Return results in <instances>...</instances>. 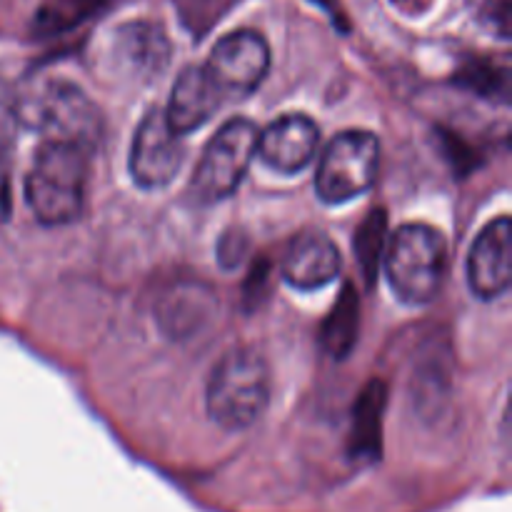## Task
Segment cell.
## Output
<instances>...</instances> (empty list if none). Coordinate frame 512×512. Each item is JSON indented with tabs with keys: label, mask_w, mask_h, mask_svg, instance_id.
<instances>
[{
	"label": "cell",
	"mask_w": 512,
	"mask_h": 512,
	"mask_svg": "<svg viewBox=\"0 0 512 512\" xmlns=\"http://www.w3.org/2000/svg\"><path fill=\"white\" fill-rule=\"evenodd\" d=\"M90 150L63 140H43L25 178V200L43 225H68L78 220L85 203Z\"/></svg>",
	"instance_id": "cell-1"
},
{
	"label": "cell",
	"mask_w": 512,
	"mask_h": 512,
	"mask_svg": "<svg viewBox=\"0 0 512 512\" xmlns=\"http://www.w3.org/2000/svg\"><path fill=\"white\" fill-rule=\"evenodd\" d=\"M390 288L403 303L425 305L440 293L448 273V243L425 223L400 225L383 255Z\"/></svg>",
	"instance_id": "cell-2"
},
{
	"label": "cell",
	"mask_w": 512,
	"mask_h": 512,
	"mask_svg": "<svg viewBox=\"0 0 512 512\" xmlns=\"http://www.w3.org/2000/svg\"><path fill=\"white\" fill-rule=\"evenodd\" d=\"M270 370L253 350H230L208 380V415L225 430H245L265 413Z\"/></svg>",
	"instance_id": "cell-3"
},
{
	"label": "cell",
	"mask_w": 512,
	"mask_h": 512,
	"mask_svg": "<svg viewBox=\"0 0 512 512\" xmlns=\"http://www.w3.org/2000/svg\"><path fill=\"white\" fill-rule=\"evenodd\" d=\"M25 123L43 133V140H63L93 153L103 135L98 105L68 80H53L23 103Z\"/></svg>",
	"instance_id": "cell-4"
},
{
	"label": "cell",
	"mask_w": 512,
	"mask_h": 512,
	"mask_svg": "<svg viewBox=\"0 0 512 512\" xmlns=\"http://www.w3.org/2000/svg\"><path fill=\"white\" fill-rule=\"evenodd\" d=\"M380 168V143L368 130H345L325 148L315 173L318 198L328 205L348 203L373 188Z\"/></svg>",
	"instance_id": "cell-5"
},
{
	"label": "cell",
	"mask_w": 512,
	"mask_h": 512,
	"mask_svg": "<svg viewBox=\"0 0 512 512\" xmlns=\"http://www.w3.org/2000/svg\"><path fill=\"white\" fill-rule=\"evenodd\" d=\"M255 150H258V128L245 118L228 120L210 140L195 168L193 183H190L195 198L203 203L230 198L243 183Z\"/></svg>",
	"instance_id": "cell-6"
},
{
	"label": "cell",
	"mask_w": 512,
	"mask_h": 512,
	"mask_svg": "<svg viewBox=\"0 0 512 512\" xmlns=\"http://www.w3.org/2000/svg\"><path fill=\"white\" fill-rule=\"evenodd\" d=\"M205 70L225 95H250L258 90L270 70L268 40L255 30H235L225 35L210 50Z\"/></svg>",
	"instance_id": "cell-7"
},
{
	"label": "cell",
	"mask_w": 512,
	"mask_h": 512,
	"mask_svg": "<svg viewBox=\"0 0 512 512\" xmlns=\"http://www.w3.org/2000/svg\"><path fill=\"white\" fill-rule=\"evenodd\" d=\"M183 165V143L170 130L163 110L145 113L130 145V175L143 190H158L178 175Z\"/></svg>",
	"instance_id": "cell-8"
},
{
	"label": "cell",
	"mask_w": 512,
	"mask_h": 512,
	"mask_svg": "<svg viewBox=\"0 0 512 512\" xmlns=\"http://www.w3.org/2000/svg\"><path fill=\"white\" fill-rule=\"evenodd\" d=\"M512 280V223L508 215L485 225L468 255V285L480 300L508 293Z\"/></svg>",
	"instance_id": "cell-9"
},
{
	"label": "cell",
	"mask_w": 512,
	"mask_h": 512,
	"mask_svg": "<svg viewBox=\"0 0 512 512\" xmlns=\"http://www.w3.org/2000/svg\"><path fill=\"white\" fill-rule=\"evenodd\" d=\"M218 313V295L200 280H178L160 295L155 323L168 340H190L203 333Z\"/></svg>",
	"instance_id": "cell-10"
},
{
	"label": "cell",
	"mask_w": 512,
	"mask_h": 512,
	"mask_svg": "<svg viewBox=\"0 0 512 512\" xmlns=\"http://www.w3.org/2000/svg\"><path fill=\"white\" fill-rule=\"evenodd\" d=\"M320 130L308 115H283L258 133V150L265 165L285 175L300 173L315 158Z\"/></svg>",
	"instance_id": "cell-11"
},
{
	"label": "cell",
	"mask_w": 512,
	"mask_h": 512,
	"mask_svg": "<svg viewBox=\"0 0 512 512\" xmlns=\"http://www.w3.org/2000/svg\"><path fill=\"white\" fill-rule=\"evenodd\" d=\"M220 103H223V93L213 83L205 65H193V68H185L175 80L165 120L170 130L183 138L185 133H193L200 125L208 123L218 113Z\"/></svg>",
	"instance_id": "cell-12"
},
{
	"label": "cell",
	"mask_w": 512,
	"mask_h": 512,
	"mask_svg": "<svg viewBox=\"0 0 512 512\" xmlns=\"http://www.w3.org/2000/svg\"><path fill=\"white\" fill-rule=\"evenodd\" d=\"M340 265V253L328 235L303 233L288 245L283 278L298 290H318L338 278Z\"/></svg>",
	"instance_id": "cell-13"
},
{
	"label": "cell",
	"mask_w": 512,
	"mask_h": 512,
	"mask_svg": "<svg viewBox=\"0 0 512 512\" xmlns=\"http://www.w3.org/2000/svg\"><path fill=\"white\" fill-rule=\"evenodd\" d=\"M113 55L123 65H128L133 73H158L165 68L170 58V43L165 38L163 28L145 20L125 23L115 30Z\"/></svg>",
	"instance_id": "cell-14"
},
{
	"label": "cell",
	"mask_w": 512,
	"mask_h": 512,
	"mask_svg": "<svg viewBox=\"0 0 512 512\" xmlns=\"http://www.w3.org/2000/svg\"><path fill=\"white\" fill-rule=\"evenodd\" d=\"M358 325H360V300L353 285H345L340 290V298L335 308L330 310L328 320H325L323 330H320V343H323L325 353L335 360L348 358L350 350L355 348L358 340Z\"/></svg>",
	"instance_id": "cell-15"
},
{
	"label": "cell",
	"mask_w": 512,
	"mask_h": 512,
	"mask_svg": "<svg viewBox=\"0 0 512 512\" xmlns=\"http://www.w3.org/2000/svg\"><path fill=\"white\" fill-rule=\"evenodd\" d=\"M388 403V388L383 380H370L355 403L353 443L358 453H375L380 443V423Z\"/></svg>",
	"instance_id": "cell-16"
},
{
	"label": "cell",
	"mask_w": 512,
	"mask_h": 512,
	"mask_svg": "<svg viewBox=\"0 0 512 512\" xmlns=\"http://www.w3.org/2000/svg\"><path fill=\"white\" fill-rule=\"evenodd\" d=\"M385 235H388V215L383 208L370 210L368 218L360 223L358 235H355V253H358L360 270H363L368 285H373L378 278L385 255Z\"/></svg>",
	"instance_id": "cell-17"
},
{
	"label": "cell",
	"mask_w": 512,
	"mask_h": 512,
	"mask_svg": "<svg viewBox=\"0 0 512 512\" xmlns=\"http://www.w3.org/2000/svg\"><path fill=\"white\" fill-rule=\"evenodd\" d=\"M105 0H48L38 13V28L43 33H60L83 23Z\"/></svg>",
	"instance_id": "cell-18"
},
{
	"label": "cell",
	"mask_w": 512,
	"mask_h": 512,
	"mask_svg": "<svg viewBox=\"0 0 512 512\" xmlns=\"http://www.w3.org/2000/svg\"><path fill=\"white\" fill-rule=\"evenodd\" d=\"M245 253H248V238H245V233H233V230H228V233L220 238L218 260L223 268H235V265L243 263Z\"/></svg>",
	"instance_id": "cell-19"
}]
</instances>
